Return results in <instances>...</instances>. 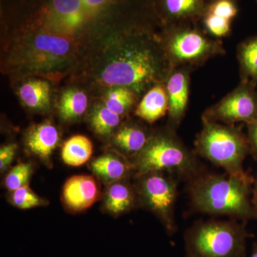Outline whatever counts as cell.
Segmentation results:
<instances>
[{"mask_svg": "<svg viewBox=\"0 0 257 257\" xmlns=\"http://www.w3.org/2000/svg\"><path fill=\"white\" fill-rule=\"evenodd\" d=\"M249 257H257V242L253 243L252 250Z\"/></svg>", "mask_w": 257, "mask_h": 257, "instance_id": "4dcf8cb0", "label": "cell"}, {"mask_svg": "<svg viewBox=\"0 0 257 257\" xmlns=\"http://www.w3.org/2000/svg\"><path fill=\"white\" fill-rule=\"evenodd\" d=\"M150 139L142 128L126 126L120 128L116 134L114 143L127 155L137 156L146 146Z\"/></svg>", "mask_w": 257, "mask_h": 257, "instance_id": "d6986e66", "label": "cell"}, {"mask_svg": "<svg viewBox=\"0 0 257 257\" xmlns=\"http://www.w3.org/2000/svg\"><path fill=\"white\" fill-rule=\"evenodd\" d=\"M247 140L250 154L257 160V119L248 124Z\"/></svg>", "mask_w": 257, "mask_h": 257, "instance_id": "f1b7e54d", "label": "cell"}, {"mask_svg": "<svg viewBox=\"0 0 257 257\" xmlns=\"http://www.w3.org/2000/svg\"><path fill=\"white\" fill-rule=\"evenodd\" d=\"M12 201L16 207L23 209L39 207L45 204L43 199L32 192L28 185L13 191Z\"/></svg>", "mask_w": 257, "mask_h": 257, "instance_id": "d4e9b609", "label": "cell"}, {"mask_svg": "<svg viewBox=\"0 0 257 257\" xmlns=\"http://www.w3.org/2000/svg\"><path fill=\"white\" fill-rule=\"evenodd\" d=\"M87 106V96L84 92L77 89H69L61 96L59 113L64 121H74L84 114Z\"/></svg>", "mask_w": 257, "mask_h": 257, "instance_id": "2e32d148", "label": "cell"}, {"mask_svg": "<svg viewBox=\"0 0 257 257\" xmlns=\"http://www.w3.org/2000/svg\"><path fill=\"white\" fill-rule=\"evenodd\" d=\"M202 19L206 28L216 36H224L229 32L231 25L230 20L209 13H206Z\"/></svg>", "mask_w": 257, "mask_h": 257, "instance_id": "4316f807", "label": "cell"}, {"mask_svg": "<svg viewBox=\"0 0 257 257\" xmlns=\"http://www.w3.org/2000/svg\"><path fill=\"white\" fill-rule=\"evenodd\" d=\"M136 202L133 189L123 182H114L108 188L105 206L112 214H119L131 209Z\"/></svg>", "mask_w": 257, "mask_h": 257, "instance_id": "e0dca14e", "label": "cell"}, {"mask_svg": "<svg viewBox=\"0 0 257 257\" xmlns=\"http://www.w3.org/2000/svg\"><path fill=\"white\" fill-rule=\"evenodd\" d=\"M19 95L24 104L30 109L43 111L50 107L51 89L46 81H28L19 89Z\"/></svg>", "mask_w": 257, "mask_h": 257, "instance_id": "5bb4252c", "label": "cell"}, {"mask_svg": "<svg viewBox=\"0 0 257 257\" xmlns=\"http://www.w3.org/2000/svg\"><path fill=\"white\" fill-rule=\"evenodd\" d=\"M168 109L167 90L162 86L157 85L145 94L135 113L139 117L148 122L153 123L165 116Z\"/></svg>", "mask_w": 257, "mask_h": 257, "instance_id": "4fadbf2b", "label": "cell"}, {"mask_svg": "<svg viewBox=\"0 0 257 257\" xmlns=\"http://www.w3.org/2000/svg\"><path fill=\"white\" fill-rule=\"evenodd\" d=\"M251 194H252L251 200H252L253 206H254V207L257 209V176L256 179H255L254 183H253V187Z\"/></svg>", "mask_w": 257, "mask_h": 257, "instance_id": "f546056e", "label": "cell"}, {"mask_svg": "<svg viewBox=\"0 0 257 257\" xmlns=\"http://www.w3.org/2000/svg\"><path fill=\"white\" fill-rule=\"evenodd\" d=\"M208 4L207 0H157V16L167 26L192 24L203 18Z\"/></svg>", "mask_w": 257, "mask_h": 257, "instance_id": "9c48e42d", "label": "cell"}, {"mask_svg": "<svg viewBox=\"0 0 257 257\" xmlns=\"http://www.w3.org/2000/svg\"><path fill=\"white\" fill-rule=\"evenodd\" d=\"M60 142L58 130L49 121L35 125L26 137L28 150L36 156L47 160Z\"/></svg>", "mask_w": 257, "mask_h": 257, "instance_id": "8fae6325", "label": "cell"}, {"mask_svg": "<svg viewBox=\"0 0 257 257\" xmlns=\"http://www.w3.org/2000/svg\"><path fill=\"white\" fill-rule=\"evenodd\" d=\"M208 3H210L211 1H214V0H207Z\"/></svg>", "mask_w": 257, "mask_h": 257, "instance_id": "1f68e13d", "label": "cell"}, {"mask_svg": "<svg viewBox=\"0 0 257 257\" xmlns=\"http://www.w3.org/2000/svg\"><path fill=\"white\" fill-rule=\"evenodd\" d=\"M32 172V165L28 163H20L10 171L5 178V185L11 191L28 185Z\"/></svg>", "mask_w": 257, "mask_h": 257, "instance_id": "cb8c5ba5", "label": "cell"}, {"mask_svg": "<svg viewBox=\"0 0 257 257\" xmlns=\"http://www.w3.org/2000/svg\"><path fill=\"white\" fill-rule=\"evenodd\" d=\"M239 58L243 72L253 81L257 82V36L241 45Z\"/></svg>", "mask_w": 257, "mask_h": 257, "instance_id": "603a6c76", "label": "cell"}, {"mask_svg": "<svg viewBox=\"0 0 257 257\" xmlns=\"http://www.w3.org/2000/svg\"><path fill=\"white\" fill-rule=\"evenodd\" d=\"M62 197L64 204L71 210H84L97 200L99 187L91 176H74L64 184Z\"/></svg>", "mask_w": 257, "mask_h": 257, "instance_id": "30bf717a", "label": "cell"}, {"mask_svg": "<svg viewBox=\"0 0 257 257\" xmlns=\"http://www.w3.org/2000/svg\"><path fill=\"white\" fill-rule=\"evenodd\" d=\"M92 151L90 140L82 135H77L64 144L62 150V160L67 165L78 167L90 159Z\"/></svg>", "mask_w": 257, "mask_h": 257, "instance_id": "ac0fdd59", "label": "cell"}, {"mask_svg": "<svg viewBox=\"0 0 257 257\" xmlns=\"http://www.w3.org/2000/svg\"><path fill=\"white\" fill-rule=\"evenodd\" d=\"M120 123L119 115L113 112L106 106L96 108L91 117V124L96 133L107 136Z\"/></svg>", "mask_w": 257, "mask_h": 257, "instance_id": "44dd1931", "label": "cell"}, {"mask_svg": "<svg viewBox=\"0 0 257 257\" xmlns=\"http://www.w3.org/2000/svg\"><path fill=\"white\" fill-rule=\"evenodd\" d=\"M189 25L168 26L167 50L171 58L178 63L199 62L216 51V45Z\"/></svg>", "mask_w": 257, "mask_h": 257, "instance_id": "52a82bcc", "label": "cell"}, {"mask_svg": "<svg viewBox=\"0 0 257 257\" xmlns=\"http://www.w3.org/2000/svg\"><path fill=\"white\" fill-rule=\"evenodd\" d=\"M16 145H8L0 150V169L4 171L13 162L17 150Z\"/></svg>", "mask_w": 257, "mask_h": 257, "instance_id": "83f0119b", "label": "cell"}, {"mask_svg": "<svg viewBox=\"0 0 257 257\" xmlns=\"http://www.w3.org/2000/svg\"><path fill=\"white\" fill-rule=\"evenodd\" d=\"M195 145L199 155L222 167L228 175L252 184V178L243 169V162L250 154L249 145L239 130L204 120Z\"/></svg>", "mask_w": 257, "mask_h": 257, "instance_id": "3957f363", "label": "cell"}, {"mask_svg": "<svg viewBox=\"0 0 257 257\" xmlns=\"http://www.w3.org/2000/svg\"><path fill=\"white\" fill-rule=\"evenodd\" d=\"M160 68V60L153 51L145 47H131L106 64L101 72V81L106 85L140 90L158 79Z\"/></svg>", "mask_w": 257, "mask_h": 257, "instance_id": "277c9868", "label": "cell"}, {"mask_svg": "<svg viewBox=\"0 0 257 257\" xmlns=\"http://www.w3.org/2000/svg\"><path fill=\"white\" fill-rule=\"evenodd\" d=\"M167 92L170 117L175 124L182 119L188 101L189 84L187 74L182 72L172 74L167 82Z\"/></svg>", "mask_w": 257, "mask_h": 257, "instance_id": "7c38bea8", "label": "cell"}, {"mask_svg": "<svg viewBox=\"0 0 257 257\" xmlns=\"http://www.w3.org/2000/svg\"><path fill=\"white\" fill-rule=\"evenodd\" d=\"M197 166L194 155L168 135L150 138L145 148L135 156L133 164L138 177L167 171L190 179L198 175Z\"/></svg>", "mask_w": 257, "mask_h": 257, "instance_id": "5b68a950", "label": "cell"}, {"mask_svg": "<svg viewBox=\"0 0 257 257\" xmlns=\"http://www.w3.org/2000/svg\"><path fill=\"white\" fill-rule=\"evenodd\" d=\"M257 119V92L251 84H244L211 109L204 120L224 123L246 122Z\"/></svg>", "mask_w": 257, "mask_h": 257, "instance_id": "ba28073f", "label": "cell"}, {"mask_svg": "<svg viewBox=\"0 0 257 257\" xmlns=\"http://www.w3.org/2000/svg\"><path fill=\"white\" fill-rule=\"evenodd\" d=\"M138 191L147 207L155 213L170 234L177 231L175 208L177 184L175 179L163 172H151L139 176Z\"/></svg>", "mask_w": 257, "mask_h": 257, "instance_id": "8992f818", "label": "cell"}, {"mask_svg": "<svg viewBox=\"0 0 257 257\" xmlns=\"http://www.w3.org/2000/svg\"><path fill=\"white\" fill-rule=\"evenodd\" d=\"M133 103V93L126 87L114 88L106 94L105 106L119 116L124 114Z\"/></svg>", "mask_w": 257, "mask_h": 257, "instance_id": "7402d4cb", "label": "cell"}, {"mask_svg": "<svg viewBox=\"0 0 257 257\" xmlns=\"http://www.w3.org/2000/svg\"><path fill=\"white\" fill-rule=\"evenodd\" d=\"M246 222L199 221L184 235L187 257H246V240L251 237Z\"/></svg>", "mask_w": 257, "mask_h": 257, "instance_id": "7a4b0ae2", "label": "cell"}, {"mask_svg": "<svg viewBox=\"0 0 257 257\" xmlns=\"http://www.w3.org/2000/svg\"><path fill=\"white\" fill-rule=\"evenodd\" d=\"M91 168L103 180L116 182L128 175L131 167L122 159L108 155L96 159L91 165Z\"/></svg>", "mask_w": 257, "mask_h": 257, "instance_id": "9a60e30c", "label": "cell"}, {"mask_svg": "<svg viewBox=\"0 0 257 257\" xmlns=\"http://www.w3.org/2000/svg\"><path fill=\"white\" fill-rule=\"evenodd\" d=\"M34 48L42 55L62 57L68 53L71 44L66 37L41 32L35 37Z\"/></svg>", "mask_w": 257, "mask_h": 257, "instance_id": "ffe728a7", "label": "cell"}, {"mask_svg": "<svg viewBox=\"0 0 257 257\" xmlns=\"http://www.w3.org/2000/svg\"><path fill=\"white\" fill-rule=\"evenodd\" d=\"M236 0H214L208 4L206 13L221 17L231 21L238 13Z\"/></svg>", "mask_w": 257, "mask_h": 257, "instance_id": "484cf974", "label": "cell"}, {"mask_svg": "<svg viewBox=\"0 0 257 257\" xmlns=\"http://www.w3.org/2000/svg\"><path fill=\"white\" fill-rule=\"evenodd\" d=\"M251 184L226 175H196L190 179L189 194L195 210L226 215L241 221H257V209L250 194Z\"/></svg>", "mask_w": 257, "mask_h": 257, "instance_id": "6da1fadb", "label": "cell"}]
</instances>
